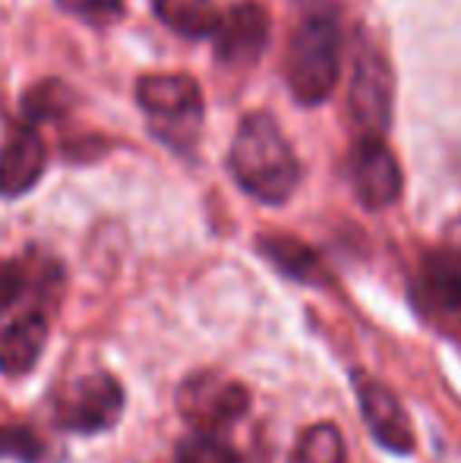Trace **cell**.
I'll return each mask as SVG.
<instances>
[{
  "mask_svg": "<svg viewBox=\"0 0 461 463\" xmlns=\"http://www.w3.org/2000/svg\"><path fill=\"white\" fill-rule=\"evenodd\" d=\"M228 167L244 193L265 205H282L301 184V161L284 129L265 110H253L234 133Z\"/></svg>",
  "mask_w": 461,
  "mask_h": 463,
  "instance_id": "cell-1",
  "label": "cell"
},
{
  "mask_svg": "<svg viewBox=\"0 0 461 463\" xmlns=\"http://www.w3.org/2000/svg\"><path fill=\"white\" fill-rule=\"evenodd\" d=\"M341 76V23L332 6H316L294 25L284 51V80L297 104L329 101Z\"/></svg>",
  "mask_w": 461,
  "mask_h": 463,
  "instance_id": "cell-2",
  "label": "cell"
},
{
  "mask_svg": "<svg viewBox=\"0 0 461 463\" xmlns=\"http://www.w3.org/2000/svg\"><path fill=\"white\" fill-rule=\"evenodd\" d=\"M136 101L155 133L171 146H190L203 127V92L187 73H149L136 82Z\"/></svg>",
  "mask_w": 461,
  "mask_h": 463,
  "instance_id": "cell-3",
  "label": "cell"
},
{
  "mask_svg": "<svg viewBox=\"0 0 461 463\" xmlns=\"http://www.w3.org/2000/svg\"><path fill=\"white\" fill-rule=\"evenodd\" d=\"M392 67L373 42L360 38L348 86V108L363 136H382L392 123Z\"/></svg>",
  "mask_w": 461,
  "mask_h": 463,
  "instance_id": "cell-4",
  "label": "cell"
},
{
  "mask_svg": "<svg viewBox=\"0 0 461 463\" xmlns=\"http://www.w3.org/2000/svg\"><path fill=\"white\" fill-rule=\"evenodd\" d=\"M180 413L190 422L197 432H209L218 435L222 429H228L231 422H237L246 413V403L250 394L244 391V384L237 382H225L218 375H193L184 382L178 394Z\"/></svg>",
  "mask_w": 461,
  "mask_h": 463,
  "instance_id": "cell-5",
  "label": "cell"
},
{
  "mask_svg": "<svg viewBox=\"0 0 461 463\" xmlns=\"http://www.w3.org/2000/svg\"><path fill=\"white\" fill-rule=\"evenodd\" d=\"M123 410V388L117 378L95 372L80 382H73L57 401V420L70 432H101V429L114 426L117 416Z\"/></svg>",
  "mask_w": 461,
  "mask_h": 463,
  "instance_id": "cell-6",
  "label": "cell"
},
{
  "mask_svg": "<svg viewBox=\"0 0 461 463\" xmlns=\"http://www.w3.org/2000/svg\"><path fill=\"white\" fill-rule=\"evenodd\" d=\"M351 184L354 193L370 212H379L399 202L405 177L392 148L382 142V136H360L351 148Z\"/></svg>",
  "mask_w": 461,
  "mask_h": 463,
  "instance_id": "cell-7",
  "label": "cell"
},
{
  "mask_svg": "<svg viewBox=\"0 0 461 463\" xmlns=\"http://www.w3.org/2000/svg\"><path fill=\"white\" fill-rule=\"evenodd\" d=\"M269 48V10L256 0H240L222 16L216 32V61L228 70H250Z\"/></svg>",
  "mask_w": 461,
  "mask_h": 463,
  "instance_id": "cell-8",
  "label": "cell"
},
{
  "mask_svg": "<svg viewBox=\"0 0 461 463\" xmlns=\"http://www.w3.org/2000/svg\"><path fill=\"white\" fill-rule=\"evenodd\" d=\"M44 165H48V146H44L38 127L25 120L13 123L0 146V195L16 199V195L29 193L42 180Z\"/></svg>",
  "mask_w": 461,
  "mask_h": 463,
  "instance_id": "cell-9",
  "label": "cell"
},
{
  "mask_svg": "<svg viewBox=\"0 0 461 463\" xmlns=\"http://www.w3.org/2000/svg\"><path fill=\"white\" fill-rule=\"evenodd\" d=\"M357 382V401H360V413L367 422L370 435L379 441L382 448L395 454H411L414 451V429L408 420L401 401L386 388L382 382L370 375H354Z\"/></svg>",
  "mask_w": 461,
  "mask_h": 463,
  "instance_id": "cell-10",
  "label": "cell"
},
{
  "mask_svg": "<svg viewBox=\"0 0 461 463\" xmlns=\"http://www.w3.org/2000/svg\"><path fill=\"white\" fill-rule=\"evenodd\" d=\"M420 303L446 322L461 325V262L452 252H439L420 271Z\"/></svg>",
  "mask_w": 461,
  "mask_h": 463,
  "instance_id": "cell-11",
  "label": "cell"
},
{
  "mask_svg": "<svg viewBox=\"0 0 461 463\" xmlns=\"http://www.w3.org/2000/svg\"><path fill=\"white\" fill-rule=\"evenodd\" d=\"M44 344H48V322L42 312H25L16 322L0 328V372L4 375H23L38 363Z\"/></svg>",
  "mask_w": 461,
  "mask_h": 463,
  "instance_id": "cell-12",
  "label": "cell"
},
{
  "mask_svg": "<svg viewBox=\"0 0 461 463\" xmlns=\"http://www.w3.org/2000/svg\"><path fill=\"white\" fill-rule=\"evenodd\" d=\"M259 252L275 265L282 275L303 280V284H313L322 280V262L307 243L288 237V233H263L259 237Z\"/></svg>",
  "mask_w": 461,
  "mask_h": 463,
  "instance_id": "cell-13",
  "label": "cell"
},
{
  "mask_svg": "<svg viewBox=\"0 0 461 463\" xmlns=\"http://www.w3.org/2000/svg\"><path fill=\"white\" fill-rule=\"evenodd\" d=\"M158 19L184 38H209L218 32L225 13L216 0H155Z\"/></svg>",
  "mask_w": 461,
  "mask_h": 463,
  "instance_id": "cell-14",
  "label": "cell"
},
{
  "mask_svg": "<svg viewBox=\"0 0 461 463\" xmlns=\"http://www.w3.org/2000/svg\"><path fill=\"white\" fill-rule=\"evenodd\" d=\"M70 108H73V92L61 80L35 82L23 95V120L32 127H42L44 120H61Z\"/></svg>",
  "mask_w": 461,
  "mask_h": 463,
  "instance_id": "cell-15",
  "label": "cell"
},
{
  "mask_svg": "<svg viewBox=\"0 0 461 463\" xmlns=\"http://www.w3.org/2000/svg\"><path fill=\"white\" fill-rule=\"evenodd\" d=\"M291 463H345V441L341 432L329 422L310 426L307 432L297 439Z\"/></svg>",
  "mask_w": 461,
  "mask_h": 463,
  "instance_id": "cell-16",
  "label": "cell"
},
{
  "mask_svg": "<svg viewBox=\"0 0 461 463\" xmlns=\"http://www.w3.org/2000/svg\"><path fill=\"white\" fill-rule=\"evenodd\" d=\"M178 463H240V458L222 435L193 432L190 439L180 441Z\"/></svg>",
  "mask_w": 461,
  "mask_h": 463,
  "instance_id": "cell-17",
  "label": "cell"
},
{
  "mask_svg": "<svg viewBox=\"0 0 461 463\" xmlns=\"http://www.w3.org/2000/svg\"><path fill=\"white\" fill-rule=\"evenodd\" d=\"M127 0H57L63 13L82 19V23H111L123 13Z\"/></svg>",
  "mask_w": 461,
  "mask_h": 463,
  "instance_id": "cell-18",
  "label": "cell"
},
{
  "mask_svg": "<svg viewBox=\"0 0 461 463\" xmlns=\"http://www.w3.org/2000/svg\"><path fill=\"white\" fill-rule=\"evenodd\" d=\"M25 284H29V275H25L23 262H0V309L16 303L23 297Z\"/></svg>",
  "mask_w": 461,
  "mask_h": 463,
  "instance_id": "cell-19",
  "label": "cell"
},
{
  "mask_svg": "<svg viewBox=\"0 0 461 463\" xmlns=\"http://www.w3.org/2000/svg\"><path fill=\"white\" fill-rule=\"evenodd\" d=\"M0 454H13V458L32 460L38 454V441L32 439V432L13 426H0Z\"/></svg>",
  "mask_w": 461,
  "mask_h": 463,
  "instance_id": "cell-20",
  "label": "cell"
}]
</instances>
